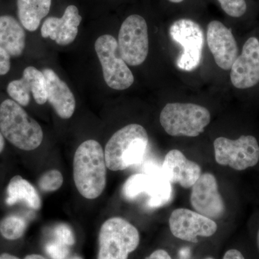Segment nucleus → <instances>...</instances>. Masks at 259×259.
Masks as SVG:
<instances>
[{
    "label": "nucleus",
    "instance_id": "2",
    "mask_svg": "<svg viewBox=\"0 0 259 259\" xmlns=\"http://www.w3.org/2000/svg\"><path fill=\"white\" fill-rule=\"evenodd\" d=\"M149 137L139 124H130L112 135L105 146L107 168L112 171L125 170L144 160Z\"/></svg>",
    "mask_w": 259,
    "mask_h": 259
},
{
    "label": "nucleus",
    "instance_id": "15",
    "mask_svg": "<svg viewBox=\"0 0 259 259\" xmlns=\"http://www.w3.org/2000/svg\"><path fill=\"white\" fill-rule=\"evenodd\" d=\"M207 40L216 64L223 70L231 69L238 53L236 40L231 29L221 22L213 20L207 26Z\"/></svg>",
    "mask_w": 259,
    "mask_h": 259
},
{
    "label": "nucleus",
    "instance_id": "34",
    "mask_svg": "<svg viewBox=\"0 0 259 259\" xmlns=\"http://www.w3.org/2000/svg\"><path fill=\"white\" fill-rule=\"evenodd\" d=\"M168 1L171 2L172 3H180L183 2L184 0H168Z\"/></svg>",
    "mask_w": 259,
    "mask_h": 259
},
{
    "label": "nucleus",
    "instance_id": "10",
    "mask_svg": "<svg viewBox=\"0 0 259 259\" xmlns=\"http://www.w3.org/2000/svg\"><path fill=\"white\" fill-rule=\"evenodd\" d=\"M169 34L182 47L177 66L187 71L197 69L202 60L204 44L203 31L199 24L190 19H180L172 24Z\"/></svg>",
    "mask_w": 259,
    "mask_h": 259
},
{
    "label": "nucleus",
    "instance_id": "30",
    "mask_svg": "<svg viewBox=\"0 0 259 259\" xmlns=\"http://www.w3.org/2000/svg\"><path fill=\"white\" fill-rule=\"evenodd\" d=\"M0 259H20L14 255L10 254V253H2L0 254Z\"/></svg>",
    "mask_w": 259,
    "mask_h": 259
},
{
    "label": "nucleus",
    "instance_id": "7",
    "mask_svg": "<svg viewBox=\"0 0 259 259\" xmlns=\"http://www.w3.org/2000/svg\"><path fill=\"white\" fill-rule=\"evenodd\" d=\"M213 148L217 163L236 171H244L259 161V145L254 136H241L236 140L218 137Z\"/></svg>",
    "mask_w": 259,
    "mask_h": 259
},
{
    "label": "nucleus",
    "instance_id": "14",
    "mask_svg": "<svg viewBox=\"0 0 259 259\" xmlns=\"http://www.w3.org/2000/svg\"><path fill=\"white\" fill-rule=\"evenodd\" d=\"M160 171L172 185H179L185 189L192 188L202 174L198 163L188 159L177 149L166 153Z\"/></svg>",
    "mask_w": 259,
    "mask_h": 259
},
{
    "label": "nucleus",
    "instance_id": "8",
    "mask_svg": "<svg viewBox=\"0 0 259 259\" xmlns=\"http://www.w3.org/2000/svg\"><path fill=\"white\" fill-rule=\"evenodd\" d=\"M122 193L127 200L133 201L145 194L148 197V206L156 209L170 202L173 194L172 184L161 175V171H148L131 175L122 187Z\"/></svg>",
    "mask_w": 259,
    "mask_h": 259
},
{
    "label": "nucleus",
    "instance_id": "23",
    "mask_svg": "<svg viewBox=\"0 0 259 259\" xmlns=\"http://www.w3.org/2000/svg\"><path fill=\"white\" fill-rule=\"evenodd\" d=\"M64 183V177L59 170L51 169L46 171L38 180V187L46 192H55Z\"/></svg>",
    "mask_w": 259,
    "mask_h": 259
},
{
    "label": "nucleus",
    "instance_id": "19",
    "mask_svg": "<svg viewBox=\"0 0 259 259\" xmlns=\"http://www.w3.org/2000/svg\"><path fill=\"white\" fill-rule=\"evenodd\" d=\"M0 46L13 57L21 56L25 49V30L11 15L0 16Z\"/></svg>",
    "mask_w": 259,
    "mask_h": 259
},
{
    "label": "nucleus",
    "instance_id": "33",
    "mask_svg": "<svg viewBox=\"0 0 259 259\" xmlns=\"http://www.w3.org/2000/svg\"><path fill=\"white\" fill-rule=\"evenodd\" d=\"M65 259H82L80 256H78V255H73V256L67 257V258Z\"/></svg>",
    "mask_w": 259,
    "mask_h": 259
},
{
    "label": "nucleus",
    "instance_id": "36",
    "mask_svg": "<svg viewBox=\"0 0 259 259\" xmlns=\"http://www.w3.org/2000/svg\"><path fill=\"white\" fill-rule=\"evenodd\" d=\"M206 259H213L212 258H206Z\"/></svg>",
    "mask_w": 259,
    "mask_h": 259
},
{
    "label": "nucleus",
    "instance_id": "6",
    "mask_svg": "<svg viewBox=\"0 0 259 259\" xmlns=\"http://www.w3.org/2000/svg\"><path fill=\"white\" fill-rule=\"evenodd\" d=\"M95 48L107 86L115 90H125L132 86L134 74L121 57L115 37L109 34L102 35L97 39Z\"/></svg>",
    "mask_w": 259,
    "mask_h": 259
},
{
    "label": "nucleus",
    "instance_id": "26",
    "mask_svg": "<svg viewBox=\"0 0 259 259\" xmlns=\"http://www.w3.org/2000/svg\"><path fill=\"white\" fill-rule=\"evenodd\" d=\"M69 248L54 240L46 245L45 250L51 259H65L69 254Z\"/></svg>",
    "mask_w": 259,
    "mask_h": 259
},
{
    "label": "nucleus",
    "instance_id": "13",
    "mask_svg": "<svg viewBox=\"0 0 259 259\" xmlns=\"http://www.w3.org/2000/svg\"><path fill=\"white\" fill-rule=\"evenodd\" d=\"M231 69V82L235 88L245 90L259 82V40L256 37L247 40Z\"/></svg>",
    "mask_w": 259,
    "mask_h": 259
},
{
    "label": "nucleus",
    "instance_id": "5",
    "mask_svg": "<svg viewBox=\"0 0 259 259\" xmlns=\"http://www.w3.org/2000/svg\"><path fill=\"white\" fill-rule=\"evenodd\" d=\"M140 243L139 230L120 217L109 218L100 228L97 259H128Z\"/></svg>",
    "mask_w": 259,
    "mask_h": 259
},
{
    "label": "nucleus",
    "instance_id": "12",
    "mask_svg": "<svg viewBox=\"0 0 259 259\" xmlns=\"http://www.w3.org/2000/svg\"><path fill=\"white\" fill-rule=\"evenodd\" d=\"M190 204L194 211L214 220L222 219L226 212V205L215 176L209 172L202 173L191 188Z\"/></svg>",
    "mask_w": 259,
    "mask_h": 259
},
{
    "label": "nucleus",
    "instance_id": "28",
    "mask_svg": "<svg viewBox=\"0 0 259 259\" xmlns=\"http://www.w3.org/2000/svg\"><path fill=\"white\" fill-rule=\"evenodd\" d=\"M146 259H172L171 255L163 249H157L154 250Z\"/></svg>",
    "mask_w": 259,
    "mask_h": 259
},
{
    "label": "nucleus",
    "instance_id": "17",
    "mask_svg": "<svg viewBox=\"0 0 259 259\" xmlns=\"http://www.w3.org/2000/svg\"><path fill=\"white\" fill-rule=\"evenodd\" d=\"M81 20L78 8L75 5H69L61 18L46 19L41 27L42 37H50L59 46L69 45L77 36Z\"/></svg>",
    "mask_w": 259,
    "mask_h": 259
},
{
    "label": "nucleus",
    "instance_id": "20",
    "mask_svg": "<svg viewBox=\"0 0 259 259\" xmlns=\"http://www.w3.org/2000/svg\"><path fill=\"white\" fill-rule=\"evenodd\" d=\"M52 0H17L18 15L23 28L35 31L49 15Z\"/></svg>",
    "mask_w": 259,
    "mask_h": 259
},
{
    "label": "nucleus",
    "instance_id": "35",
    "mask_svg": "<svg viewBox=\"0 0 259 259\" xmlns=\"http://www.w3.org/2000/svg\"><path fill=\"white\" fill-rule=\"evenodd\" d=\"M257 244H258V249H259V229L258 231V233H257Z\"/></svg>",
    "mask_w": 259,
    "mask_h": 259
},
{
    "label": "nucleus",
    "instance_id": "11",
    "mask_svg": "<svg viewBox=\"0 0 259 259\" xmlns=\"http://www.w3.org/2000/svg\"><path fill=\"white\" fill-rule=\"evenodd\" d=\"M168 226L175 238L194 243L198 242L199 237L214 236L218 228L214 220L187 208L174 209L168 218Z\"/></svg>",
    "mask_w": 259,
    "mask_h": 259
},
{
    "label": "nucleus",
    "instance_id": "21",
    "mask_svg": "<svg viewBox=\"0 0 259 259\" xmlns=\"http://www.w3.org/2000/svg\"><path fill=\"white\" fill-rule=\"evenodd\" d=\"M6 203L8 205L24 202L35 210L41 208V199L35 187L20 176H15L10 181L7 188Z\"/></svg>",
    "mask_w": 259,
    "mask_h": 259
},
{
    "label": "nucleus",
    "instance_id": "4",
    "mask_svg": "<svg viewBox=\"0 0 259 259\" xmlns=\"http://www.w3.org/2000/svg\"><path fill=\"white\" fill-rule=\"evenodd\" d=\"M211 121L206 107L192 103H168L160 115V123L165 132L174 137H197Z\"/></svg>",
    "mask_w": 259,
    "mask_h": 259
},
{
    "label": "nucleus",
    "instance_id": "3",
    "mask_svg": "<svg viewBox=\"0 0 259 259\" xmlns=\"http://www.w3.org/2000/svg\"><path fill=\"white\" fill-rule=\"evenodd\" d=\"M0 131L13 146L23 151L36 149L44 140L38 122L21 105L9 99L0 105Z\"/></svg>",
    "mask_w": 259,
    "mask_h": 259
},
{
    "label": "nucleus",
    "instance_id": "18",
    "mask_svg": "<svg viewBox=\"0 0 259 259\" xmlns=\"http://www.w3.org/2000/svg\"><path fill=\"white\" fill-rule=\"evenodd\" d=\"M42 72L47 81V101L61 118H71L76 108L74 94L54 70L44 69Z\"/></svg>",
    "mask_w": 259,
    "mask_h": 259
},
{
    "label": "nucleus",
    "instance_id": "31",
    "mask_svg": "<svg viewBox=\"0 0 259 259\" xmlns=\"http://www.w3.org/2000/svg\"><path fill=\"white\" fill-rule=\"evenodd\" d=\"M4 136H3V134H2L1 131H0V153L3 152V150H4L5 142Z\"/></svg>",
    "mask_w": 259,
    "mask_h": 259
},
{
    "label": "nucleus",
    "instance_id": "27",
    "mask_svg": "<svg viewBox=\"0 0 259 259\" xmlns=\"http://www.w3.org/2000/svg\"><path fill=\"white\" fill-rule=\"evenodd\" d=\"M10 69V55L0 46V75H5Z\"/></svg>",
    "mask_w": 259,
    "mask_h": 259
},
{
    "label": "nucleus",
    "instance_id": "25",
    "mask_svg": "<svg viewBox=\"0 0 259 259\" xmlns=\"http://www.w3.org/2000/svg\"><path fill=\"white\" fill-rule=\"evenodd\" d=\"M54 236L56 241L67 246H72L75 243L74 232L68 225H58L54 229Z\"/></svg>",
    "mask_w": 259,
    "mask_h": 259
},
{
    "label": "nucleus",
    "instance_id": "32",
    "mask_svg": "<svg viewBox=\"0 0 259 259\" xmlns=\"http://www.w3.org/2000/svg\"><path fill=\"white\" fill-rule=\"evenodd\" d=\"M24 259H47L45 257L39 254H30L25 257Z\"/></svg>",
    "mask_w": 259,
    "mask_h": 259
},
{
    "label": "nucleus",
    "instance_id": "29",
    "mask_svg": "<svg viewBox=\"0 0 259 259\" xmlns=\"http://www.w3.org/2000/svg\"><path fill=\"white\" fill-rule=\"evenodd\" d=\"M223 259H245V258L239 250L230 249L225 253Z\"/></svg>",
    "mask_w": 259,
    "mask_h": 259
},
{
    "label": "nucleus",
    "instance_id": "24",
    "mask_svg": "<svg viewBox=\"0 0 259 259\" xmlns=\"http://www.w3.org/2000/svg\"><path fill=\"white\" fill-rule=\"evenodd\" d=\"M223 11L233 18H240L245 14L247 5L245 0H218Z\"/></svg>",
    "mask_w": 259,
    "mask_h": 259
},
{
    "label": "nucleus",
    "instance_id": "16",
    "mask_svg": "<svg viewBox=\"0 0 259 259\" xmlns=\"http://www.w3.org/2000/svg\"><path fill=\"white\" fill-rule=\"evenodd\" d=\"M10 97L21 106H28L30 93L37 105L47 102V81L42 71L33 66H28L23 71V77L12 81L7 89Z\"/></svg>",
    "mask_w": 259,
    "mask_h": 259
},
{
    "label": "nucleus",
    "instance_id": "9",
    "mask_svg": "<svg viewBox=\"0 0 259 259\" xmlns=\"http://www.w3.org/2000/svg\"><path fill=\"white\" fill-rule=\"evenodd\" d=\"M118 49L126 64L136 66L146 61L149 50L148 25L141 15H130L121 25Z\"/></svg>",
    "mask_w": 259,
    "mask_h": 259
},
{
    "label": "nucleus",
    "instance_id": "22",
    "mask_svg": "<svg viewBox=\"0 0 259 259\" xmlns=\"http://www.w3.org/2000/svg\"><path fill=\"white\" fill-rule=\"evenodd\" d=\"M28 223L23 218L10 214L0 221V234L5 239L15 241L23 236Z\"/></svg>",
    "mask_w": 259,
    "mask_h": 259
},
{
    "label": "nucleus",
    "instance_id": "1",
    "mask_svg": "<svg viewBox=\"0 0 259 259\" xmlns=\"http://www.w3.org/2000/svg\"><path fill=\"white\" fill-rule=\"evenodd\" d=\"M105 153L100 143L88 140L76 149L73 161V177L78 192L84 198L100 197L107 185Z\"/></svg>",
    "mask_w": 259,
    "mask_h": 259
}]
</instances>
